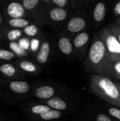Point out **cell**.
<instances>
[{
	"label": "cell",
	"mask_w": 120,
	"mask_h": 121,
	"mask_svg": "<svg viewBox=\"0 0 120 121\" xmlns=\"http://www.w3.org/2000/svg\"><path fill=\"white\" fill-rule=\"evenodd\" d=\"M113 63L100 35H95L83 64L85 70L93 74L112 77Z\"/></svg>",
	"instance_id": "obj_1"
},
{
	"label": "cell",
	"mask_w": 120,
	"mask_h": 121,
	"mask_svg": "<svg viewBox=\"0 0 120 121\" xmlns=\"http://www.w3.org/2000/svg\"><path fill=\"white\" fill-rule=\"evenodd\" d=\"M90 91L106 102L120 108V91L110 77L92 74L89 82Z\"/></svg>",
	"instance_id": "obj_2"
},
{
	"label": "cell",
	"mask_w": 120,
	"mask_h": 121,
	"mask_svg": "<svg viewBox=\"0 0 120 121\" xmlns=\"http://www.w3.org/2000/svg\"><path fill=\"white\" fill-rule=\"evenodd\" d=\"M30 84L23 80L0 79V98L6 101H16L27 97Z\"/></svg>",
	"instance_id": "obj_3"
},
{
	"label": "cell",
	"mask_w": 120,
	"mask_h": 121,
	"mask_svg": "<svg viewBox=\"0 0 120 121\" xmlns=\"http://www.w3.org/2000/svg\"><path fill=\"white\" fill-rule=\"evenodd\" d=\"M99 35L104 43L112 61H120V44L117 38L108 27H103L99 32Z\"/></svg>",
	"instance_id": "obj_4"
},
{
	"label": "cell",
	"mask_w": 120,
	"mask_h": 121,
	"mask_svg": "<svg viewBox=\"0 0 120 121\" xmlns=\"http://www.w3.org/2000/svg\"><path fill=\"white\" fill-rule=\"evenodd\" d=\"M20 2L36 23L42 24L45 21L46 13L42 5V1L40 0H23Z\"/></svg>",
	"instance_id": "obj_5"
},
{
	"label": "cell",
	"mask_w": 120,
	"mask_h": 121,
	"mask_svg": "<svg viewBox=\"0 0 120 121\" xmlns=\"http://www.w3.org/2000/svg\"><path fill=\"white\" fill-rule=\"evenodd\" d=\"M2 15L7 18H23L28 16V13L20 1L6 2L1 4Z\"/></svg>",
	"instance_id": "obj_6"
},
{
	"label": "cell",
	"mask_w": 120,
	"mask_h": 121,
	"mask_svg": "<svg viewBox=\"0 0 120 121\" xmlns=\"http://www.w3.org/2000/svg\"><path fill=\"white\" fill-rule=\"evenodd\" d=\"M0 74L4 79L11 80H21L25 77L22 72L13 62H0Z\"/></svg>",
	"instance_id": "obj_7"
},
{
	"label": "cell",
	"mask_w": 120,
	"mask_h": 121,
	"mask_svg": "<svg viewBox=\"0 0 120 121\" xmlns=\"http://www.w3.org/2000/svg\"><path fill=\"white\" fill-rule=\"evenodd\" d=\"M13 63L24 74H38L41 72V67L37 63L25 58H18L15 60Z\"/></svg>",
	"instance_id": "obj_8"
},
{
	"label": "cell",
	"mask_w": 120,
	"mask_h": 121,
	"mask_svg": "<svg viewBox=\"0 0 120 121\" xmlns=\"http://www.w3.org/2000/svg\"><path fill=\"white\" fill-rule=\"evenodd\" d=\"M1 30L4 42H8L9 43L13 42H18L25 35L23 30L10 28L5 23L1 28Z\"/></svg>",
	"instance_id": "obj_9"
},
{
	"label": "cell",
	"mask_w": 120,
	"mask_h": 121,
	"mask_svg": "<svg viewBox=\"0 0 120 121\" xmlns=\"http://www.w3.org/2000/svg\"><path fill=\"white\" fill-rule=\"evenodd\" d=\"M89 40L90 35L87 32H81L74 38L73 45L79 56H83L86 52Z\"/></svg>",
	"instance_id": "obj_10"
},
{
	"label": "cell",
	"mask_w": 120,
	"mask_h": 121,
	"mask_svg": "<svg viewBox=\"0 0 120 121\" xmlns=\"http://www.w3.org/2000/svg\"><path fill=\"white\" fill-rule=\"evenodd\" d=\"M51 52V45L48 40L42 41L40 48L36 53L35 59L38 64L45 65L47 62Z\"/></svg>",
	"instance_id": "obj_11"
},
{
	"label": "cell",
	"mask_w": 120,
	"mask_h": 121,
	"mask_svg": "<svg viewBox=\"0 0 120 121\" xmlns=\"http://www.w3.org/2000/svg\"><path fill=\"white\" fill-rule=\"evenodd\" d=\"M86 26V21L82 16H75L72 18L67 24V30L71 33H81Z\"/></svg>",
	"instance_id": "obj_12"
},
{
	"label": "cell",
	"mask_w": 120,
	"mask_h": 121,
	"mask_svg": "<svg viewBox=\"0 0 120 121\" xmlns=\"http://www.w3.org/2000/svg\"><path fill=\"white\" fill-rule=\"evenodd\" d=\"M55 94L54 89L49 85H43L37 86L33 91V95L40 99L49 100L53 98Z\"/></svg>",
	"instance_id": "obj_13"
},
{
	"label": "cell",
	"mask_w": 120,
	"mask_h": 121,
	"mask_svg": "<svg viewBox=\"0 0 120 121\" xmlns=\"http://www.w3.org/2000/svg\"><path fill=\"white\" fill-rule=\"evenodd\" d=\"M4 23L10 28L23 30L31 24V22L26 18H4Z\"/></svg>",
	"instance_id": "obj_14"
},
{
	"label": "cell",
	"mask_w": 120,
	"mask_h": 121,
	"mask_svg": "<svg viewBox=\"0 0 120 121\" xmlns=\"http://www.w3.org/2000/svg\"><path fill=\"white\" fill-rule=\"evenodd\" d=\"M58 47L61 52L65 55L69 56L74 52V45L68 37H61L58 41Z\"/></svg>",
	"instance_id": "obj_15"
},
{
	"label": "cell",
	"mask_w": 120,
	"mask_h": 121,
	"mask_svg": "<svg viewBox=\"0 0 120 121\" xmlns=\"http://www.w3.org/2000/svg\"><path fill=\"white\" fill-rule=\"evenodd\" d=\"M49 17L50 18L56 22H60L64 21L66 17L68 12L65 9H62V8H53L51 9L49 12Z\"/></svg>",
	"instance_id": "obj_16"
},
{
	"label": "cell",
	"mask_w": 120,
	"mask_h": 121,
	"mask_svg": "<svg viewBox=\"0 0 120 121\" xmlns=\"http://www.w3.org/2000/svg\"><path fill=\"white\" fill-rule=\"evenodd\" d=\"M106 14V6L105 4L103 2L98 3L93 9V17L95 23H100L102 22Z\"/></svg>",
	"instance_id": "obj_17"
},
{
	"label": "cell",
	"mask_w": 120,
	"mask_h": 121,
	"mask_svg": "<svg viewBox=\"0 0 120 121\" xmlns=\"http://www.w3.org/2000/svg\"><path fill=\"white\" fill-rule=\"evenodd\" d=\"M46 104L47 106L50 107L52 109L59 111H64L68 108L67 104L59 97H53L47 100Z\"/></svg>",
	"instance_id": "obj_18"
},
{
	"label": "cell",
	"mask_w": 120,
	"mask_h": 121,
	"mask_svg": "<svg viewBox=\"0 0 120 121\" xmlns=\"http://www.w3.org/2000/svg\"><path fill=\"white\" fill-rule=\"evenodd\" d=\"M23 31L24 33V35L30 37V38H40L41 37V31L38 28V27L35 25L31 23L28 26L25 27L24 29H23Z\"/></svg>",
	"instance_id": "obj_19"
},
{
	"label": "cell",
	"mask_w": 120,
	"mask_h": 121,
	"mask_svg": "<svg viewBox=\"0 0 120 121\" xmlns=\"http://www.w3.org/2000/svg\"><path fill=\"white\" fill-rule=\"evenodd\" d=\"M9 48L10 50H11L13 52H14L18 58H24L27 57L28 56V52L24 50L18 42H13V43H9Z\"/></svg>",
	"instance_id": "obj_20"
},
{
	"label": "cell",
	"mask_w": 120,
	"mask_h": 121,
	"mask_svg": "<svg viewBox=\"0 0 120 121\" xmlns=\"http://www.w3.org/2000/svg\"><path fill=\"white\" fill-rule=\"evenodd\" d=\"M16 59H18L17 55L11 50L0 48V62H7Z\"/></svg>",
	"instance_id": "obj_21"
},
{
	"label": "cell",
	"mask_w": 120,
	"mask_h": 121,
	"mask_svg": "<svg viewBox=\"0 0 120 121\" xmlns=\"http://www.w3.org/2000/svg\"><path fill=\"white\" fill-rule=\"evenodd\" d=\"M51 110V108L47 105L43 104H37L32 106L29 108V111L31 114L35 116H40L41 114L45 113Z\"/></svg>",
	"instance_id": "obj_22"
},
{
	"label": "cell",
	"mask_w": 120,
	"mask_h": 121,
	"mask_svg": "<svg viewBox=\"0 0 120 121\" xmlns=\"http://www.w3.org/2000/svg\"><path fill=\"white\" fill-rule=\"evenodd\" d=\"M62 113L61 111L51 109L50 111L40 115L39 117L40 119H42L43 121H51V120L59 118L62 116Z\"/></svg>",
	"instance_id": "obj_23"
},
{
	"label": "cell",
	"mask_w": 120,
	"mask_h": 121,
	"mask_svg": "<svg viewBox=\"0 0 120 121\" xmlns=\"http://www.w3.org/2000/svg\"><path fill=\"white\" fill-rule=\"evenodd\" d=\"M112 77L120 80V61L113 63L112 68Z\"/></svg>",
	"instance_id": "obj_24"
},
{
	"label": "cell",
	"mask_w": 120,
	"mask_h": 121,
	"mask_svg": "<svg viewBox=\"0 0 120 121\" xmlns=\"http://www.w3.org/2000/svg\"><path fill=\"white\" fill-rule=\"evenodd\" d=\"M108 28H110V30L112 32V33L115 35V36L117 38V40L119 41L120 44V28L115 24H112L110 23L108 26Z\"/></svg>",
	"instance_id": "obj_25"
},
{
	"label": "cell",
	"mask_w": 120,
	"mask_h": 121,
	"mask_svg": "<svg viewBox=\"0 0 120 121\" xmlns=\"http://www.w3.org/2000/svg\"><path fill=\"white\" fill-rule=\"evenodd\" d=\"M108 113L110 116L120 121V109L115 107H111L108 109Z\"/></svg>",
	"instance_id": "obj_26"
},
{
	"label": "cell",
	"mask_w": 120,
	"mask_h": 121,
	"mask_svg": "<svg viewBox=\"0 0 120 121\" xmlns=\"http://www.w3.org/2000/svg\"><path fill=\"white\" fill-rule=\"evenodd\" d=\"M51 2L57 5L58 8H62V9H64L69 4V1L67 0H52L51 1Z\"/></svg>",
	"instance_id": "obj_27"
},
{
	"label": "cell",
	"mask_w": 120,
	"mask_h": 121,
	"mask_svg": "<svg viewBox=\"0 0 120 121\" xmlns=\"http://www.w3.org/2000/svg\"><path fill=\"white\" fill-rule=\"evenodd\" d=\"M96 121H112L111 120V118L110 117H108V116L100 113L99 115H98L97 118H96Z\"/></svg>",
	"instance_id": "obj_28"
},
{
	"label": "cell",
	"mask_w": 120,
	"mask_h": 121,
	"mask_svg": "<svg viewBox=\"0 0 120 121\" xmlns=\"http://www.w3.org/2000/svg\"><path fill=\"white\" fill-rule=\"evenodd\" d=\"M114 13L116 15L120 16V1L115 5V6L114 8Z\"/></svg>",
	"instance_id": "obj_29"
},
{
	"label": "cell",
	"mask_w": 120,
	"mask_h": 121,
	"mask_svg": "<svg viewBox=\"0 0 120 121\" xmlns=\"http://www.w3.org/2000/svg\"><path fill=\"white\" fill-rule=\"evenodd\" d=\"M4 24V16L3 15L0 13V28L3 26V25Z\"/></svg>",
	"instance_id": "obj_30"
},
{
	"label": "cell",
	"mask_w": 120,
	"mask_h": 121,
	"mask_svg": "<svg viewBox=\"0 0 120 121\" xmlns=\"http://www.w3.org/2000/svg\"><path fill=\"white\" fill-rule=\"evenodd\" d=\"M4 42V40H3V36H2V33H1V28H0V45H1Z\"/></svg>",
	"instance_id": "obj_31"
},
{
	"label": "cell",
	"mask_w": 120,
	"mask_h": 121,
	"mask_svg": "<svg viewBox=\"0 0 120 121\" xmlns=\"http://www.w3.org/2000/svg\"><path fill=\"white\" fill-rule=\"evenodd\" d=\"M115 84H117V87H118V89H119V90H120V82H115Z\"/></svg>",
	"instance_id": "obj_32"
},
{
	"label": "cell",
	"mask_w": 120,
	"mask_h": 121,
	"mask_svg": "<svg viewBox=\"0 0 120 121\" xmlns=\"http://www.w3.org/2000/svg\"><path fill=\"white\" fill-rule=\"evenodd\" d=\"M117 22H118L117 23L119 24V26H119V27H120V19H119V20H118V21H117Z\"/></svg>",
	"instance_id": "obj_33"
},
{
	"label": "cell",
	"mask_w": 120,
	"mask_h": 121,
	"mask_svg": "<svg viewBox=\"0 0 120 121\" xmlns=\"http://www.w3.org/2000/svg\"><path fill=\"white\" fill-rule=\"evenodd\" d=\"M0 46H1V45H0Z\"/></svg>",
	"instance_id": "obj_34"
}]
</instances>
